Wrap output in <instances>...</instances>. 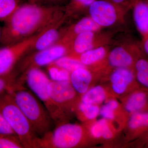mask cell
<instances>
[{
  "label": "cell",
  "mask_w": 148,
  "mask_h": 148,
  "mask_svg": "<svg viewBox=\"0 0 148 148\" xmlns=\"http://www.w3.org/2000/svg\"><path fill=\"white\" fill-rule=\"evenodd\" d=\"M64 11L58 5H20L4 21L0 43L12 45L40 34L63 21Z\"/></svg>",
  "instance_id": "obj_1"
},
{
  "label": "cell",
  "mask_w": 148,
  "mask_h": 148,
  "mask_svg": "<svg viewBox=\"0 0 148 148\" xmlns=\"http://www.w3.org/2000/svg\"><path fill=\"white\" fill-rule=\"evenodd\" d=\"M9 92L38 136L42 137L51 131L54 123L50 114L31 91L16 84Z\"/></svg>",
  "instance_id": "obj_2"
},
{
  "label": "cell",
  "mask_w": 148,
  "mask_h": 148,
  "mask_svg": "<svg viewBox=\"0 0 148 148\" xmlns=\"http://www.w3.org/2000/svg\"><path fill=\"white\" fill-rule=\"evenodd\" d=\"M0 112L18 137L24 148H37L39 137L9 91L0 95Z\"/></svg>",
  "instance_id": "obj_3"
},
{
  "label": "cell",
  "mask_w": 148,
  "mask_h": 148,
  "mask_svg": "<svg viewBox=\"0 0 148 148\" xmlns=\"http://www.w3.org/2000/svg\"><path fill=\"white\" fill-rule=\"evenodd\" d=\"M24 80L29 88L42 102L56 126L62 124L64 113L51 98L48 90V85L51 79L45 73L39 68H32L25 72L24 75L18 79L21 83Z\"/></svg>",
  "instance_id": "obj_4"
},
{
  "label": "cell",
  "mask_w": 148,
  "mask_h": 148,
  "mask_svg": "<svg viewBox=\"0 0 148 148\" xmlns=\"http://www.w3.org/2000/svg\"><path fill=\"white\" fill-rule=\"evenodd\" d=\"M39 137L37 148H71L79 145L84 137L83 129L77 124L65 123Z\"/></svg>",
  "instance_id": "obj_5"
},
{
  "label": "cell",
  "mask_w": 148,
  "mask_h": 148,
  "mask_svg": "<svg viewBox=\"0 0 148 148\" xmlns=\"http://www.w3.org/2000/svg\"><path fill=\"white\" fill-rule=\"evenodd\" d=\"M40 34L0 49V75L8 74L13 71L19 60L32 49Z\"/></svg>",
  "instance_id": "obj_6"
},
{
  "label": "cell",
  "mask_w": 148,
  "mask_h": 148,
  "mask_svg": "<svg viewBox=\"0 0 148 148\" xmlns=\"http://www.w3.org/2000/svg\"><path fill=\"white\" fill-rule=\"evenodd\" d=\"M70 51L69 43L61 39L46 49L37 51L26 58L21 64L20 69L24 73L32 68H39L48 66L58 59L65 56Z\"/></svg>",
  "instance_id": "obj_7"
},
{
  "label": "cell",
  "mask_w": 148,
  "mask_h": 148,
  "mask_svg": "<svg viewBox=\"0 0 148 148\" xmlns=\"http://www.w3.org/2000/svg\"><path fill=\"white\" fill-rule=\"evenodd\" d=\"M88 10L89 16L101 28L114 25L119 20V13L125 11L107 0H95Z\"/></svg>",
  "instance_id": "obj_8"
},
{
  "label": "cell",
  "mask_w": 148,
  "mask_h": 148,
  "mask_svg": "<svg viewBox=\"0 0 148 148\" xmlns=\"http://www.w3.org/2000/svg\"><path fill=\"white\" fill-rule=\"evenodd\" d=\"M143 52L140 43H132L126 47L119 46L114 48L110 52L109 63L113 67L127 68L134 65Z\"/></svg>",
  "instance_id": "obj_9"
},
{
  "label": "cell",
  "mask_w": 148,
  "mask_h": 148,
  "mask_svg": "<svg viewBox=\"0 0 148 148\" xmlns=\"http://www.w3.org/2000/svg\"><path fill=\"white\" fill-rule=\"evenodd\" d=\"M48 90L51 99L62 112L76 97L77 92L70 81H54L51 79Z\"/></svg>",
  "instance_id": "obj_10"
},
{
  "label": "cell",
  "mask_w": 148,
  "mask_h": 148,
  "mask_svg": "<svg viewBox=\"0 0 148 148\" xmlns=\"http://www.w3.org/2000/svg\"><path fill=\"white\" fill-rule=\"evenodd\" d=\"M132 8L135 26L143 38L148 34V4L144 0H134Z\"/></svg>",
  "instance_id": "obj_11"
},
{
  "label": "cell",
  "mask_w": 148,
  "mask_h": 148,
  "mask_svg": "<svg viewBox=\"0 0 148 148\" xmlns=\"http://www.w3.org/2000/svg\"><path fill=\"white\" fill-rule=\"evenodd\" d=\"M135 75L132 70L127 68H118L112 73L111 81L115 92L122 94L133 81Z\"/></svg>",
  "instance_id": "obj_12"
},
{
  "label": "cell",
  "mask_w": 148,
  "mask_h": 148,
  "mask_svg": "<svg viewBox=\"0 0 148 148\" xmlns=\"http://www.w3.org/2000/svg\"><path fill=\"white\" fill-rule=\"evenodd\" d=\"M96 32H87L77 35L70 42V51L79 55L95 47Z\"/></svg>",
  "instance_id": "obj_13"
},
{
  "label": "cell",
  "mask_w": 148,
  "mask_h": 148,
  "mask_svg": "<svg viewBox=\"0 0 148 148\" xmlns=\"http://www.w3.org/2000/svg\"><path fill=\"white\" fill-rule=\"evenodd\" d=\"M62 21L40 33L32 49L37 51H41L56 43L60 40L61 36L58 27Z\"/></svg>",
  "instance_id": "obj_14"
},
{
  "label": "cell",
  "mask_w": 148,
  "mask_h": 148,
  "mask_svg": "<svg viewBox=\"0 0 148 148\" xmlns=\"http://www.w3.org/2000/svg\"><path fill=\"white\" fill-rule=\"evenodd\" d=\"M101 29L90 16L85 17L77 22L68 30L62 38L71 42L77 35L87 32H98Z\"/></svg>",
  "instance_id": "obj_15"
},
{
  "label": "cell",
  "mask_w": 148,
  "mask_h": 148,
  "mask_svg": "<svg viewBox=\"0 0 148 148\" xmlns=\"http://www.w3.org/2000/svg\"><path fill=\"white\" fill-rule=\"evenodd\" d=\"M70 76V82L77 92L84 94L88 89L92 80V75L85 68H80L72 72Z\"/></svg>",
  "instance_id": "obj_16"
},
{
  "label": "cell",
  "mask_w": 148,
  "mask_h": 148,
  "mask_svg": "<svg viewBox=\"0 0 148 148\" xmlns=\"http://www.w3.org/2000/svg\"><path fill=\"white\" fill-rule=\"evenodd\" d=\"M106 47L99 46L89 49L79 55L70 56L79 60L85 66H90L103 59L106 56Z\"/></svg>",
  "instance_id": "obj_17"
},
{
  "label": "cell",
  "mask_w": 148,
  "mask_h": 148,
  "mask_svg": "<svg viewBox=\"0 0 148 148\" xmlns=\"http://www.w3.org/2000/svg\"><path fill=\"white\" fill-rule=\"evenodd\" d=\"M148 104V95L147 92L143 91L133 93L127 100L125 105L126 110L131 113L142 111Z\"/></svg>",
  "instance_id": "obj_18"
},
{
  "label": "cell",
  "mask_w": 148,
  "mask_h": 148,
  "mask_svg": "<svg viewBox=\"0 0 148 148\" xmlns=\"http://www.w3.org/2000/svg\"><path fill=\"white\" fill-rule=\"evenodd\" d=\"M141 54L135 61L136 76L140 83L148 88V60Z\"/></svg>",
  "instance_id": "obj_19"
},
{
  "label": "cell",
  "mask_w": 148,
  "mask_h": 148,
  "mask_svg": "<svg viewBox=\"0 0 148 148\" xmlns=\"http://www.w3.org/2000/svg\"><path fill=\"white\" fill-rule=\"evenodd\" d=\"M106 97V92L103 88L100 86H95L84 94L81 102L95 105L103 102Z\"/></svg>",
  "instance_id": "obj_20"
},
{
  "label": "cell",
  "mask_w": 148,
  "mask_h": 148,
  "mask_svg": "<svg viewBox=\"0 0 148 148\" xmlns=\"http://www.w3.org/2000/svg\"><path fill=\"white\" fill-rule=\"evenodd\" d=\"M128 125L132 130H139L148 127V112H137L132 114Z\"/></svg>",
  "instance_id": "obj_21"
},
{
  "label": "cell",
  "mask_w": 148,
  "mask_h": 148,
  "mask_svg": "<svg viewBox=\"0 0 148 148\" xmlns=\"http://www.w3.org/2000/svg\"><path fill=\"white\" fill-rule=\"evenodd\" d=\"M53 63L70 73L80 68L86 67L79 60L70 56H63Z\"/></svg>",
  "instance_id": "obj_22"
},
{
  "label": "cell",
  "mask_w": 148,
  "mask_h": 148,
  "mask_svg": "<svg viewBox=\"0 0 148 148\" xmlns=\"http://www.w3.org/2000/svg\"><path fill=\"white\" fill-rule=\"evenodd\" d=\"M21 0H0V20L5 21L20 5Z\"/></svg>",
  "instance_id": "obj_23"
},
{
  "label": "cell",
  "mask_w": 148,
  "mask_h": 148,
  "mask_svg": "<svg viewBox=\"0 0 148 148\" xmlns=\"http://www.w3.org/2000/svg\"><path fill=\"white\" fill-rule=\"evenodd\" d=\"M91 133L95 138H103L110 139L112 137V133L110 129L108 123L104 119L98 121L92 125Z\"/></svg>",
  "instance_id": "obj_24"
},
{
  "label": "cell",
  "mask_w": 148,
  "mask_h": 148,
  "mask_svg": "<svg viewBox=\"0 0 148 148\" xmlns=\"http://www.w3.org/2000/svg\"><path fill=\"white\" fill-rule=\"evenodd\" d=\"M47 70L51 80L67 81L70 80V72L52 63L47 66Z\"/></svg>",
  "instance_id": "obj_25"
},
{
  "label": "cell",
  "mask_w": 148,
  "mask_h": 148,
  "mask_svg": "<svg viewBox=\"0 0 148 148\" xmlns=\"http://www.w3.org/2000/svg\"><path fill=\"white\" fill-rule=\"evenodd\" d=\"M17 76V72L14 69L8 74L0 75V95L11 90L16 81Z\"/></svg>",
  "instance_id": "obj_26"
},
{
  "label": "cell",
  "mask_w": 148,
  "mask_h": 148,
  "mask_svg": "<svg viewBox=\"0 0 148 148\" xmlns=\"http://www.w3.org/2000/svg\"><path fill=\"white\" fill-rule=\"evenodd\" d=\"M24 148L16 135L0 133V148Z\"/></svg>",
  "instance_id": "obj_27"
},
{
  "label": "cell",
  "mask_w": 148,
  "mask_h": 148,
  "mask_svg": "<svg viewBox=\"0 0 148 148\" xmlns=\"http://www.w3.org/2000/svg\"><path fill=\"white\" fill-rule=\"evenodd\" d=\"M95 0H71L66 7V10L69 12L88 10L90 6Z\"/></svg>",
  "instance_id": "obj_28"
},
{
  "label": "cell",
  "mask_w": 148,
  "mask_h": 148,
  "mask_svg": "<svg viewBox=\"0 0 148 148\" xmlns=\"http://www.w3.org/2000/svg\"><path fill=\"white\" fill-rule=\"evenodd\" d=\"M78 108L81 113L88 119L95 118L100 112L99 108L94 104L85 103L82 102L79 105Z\"/></svg>",
  "instance_id": "obj_29"
},
{
  "label": "cell",
  "mask_w": 148,
  "mask_h": 148,
  "mask_svg": "<svg viewBox=\"0 0 148 148\" xmlns=\"http://www.w3.org/2000/svg\"><path fill=\"white\" fill-rule=\"evenodd\" d=\"M118 103L116 101L112 100L103 106L100 111L101 115L108 119H112L114 118V111L117 108Z\"/></svg>",
  "instance_id": "obj_30"
},
{
  "label": "cell",
  "mask_w": 148,
  "mask_h": 148,
  "mask_svg": "<svg viewBox=\"0 0 148 148\" xmlns=\"http://www.w3.org/2000/svg\"><path fill=\"white\" fill-rule=\"evenodd\" d=\"M0 133L7 134V135H16L1 112H0Z\"/></svg>",
  "instance_id": "obj_31"
},
{
  "label": "cell",
  "mask_w": 148,
  "mask_h": 148,
  "mask_svg": "<svg viewBox=\"0 0 148 148\" xmlns=\"http://www.w3.org/2000/svg\"><path fill=\"white\" fill-rule=\"evenodd\" d=\"M124 10L132 8L134 0H107Z\"/></svg>",
  "instance_id": "obj_32"
},
{
  "label": "cell",
  "mask_w": 148,
  "mask_h": 148,
  "mask_svg": "<svg viewBox=\"0 0 148 148\" xmlns=\"http://www.w3.org/2000/svg\"><path fill=\"white\" fill-rule=\"evenodd\" d=\"M140 45L143 52L148 55V34L143 38Z\"/></svg>",
  "instance_id": "obj_33"
},
{
  "label": "cell",
  "mask_w": 148,
  "mask_h": 148,
  "mask_svg": "<svg viewBox=\"0 0 148 148\" xmlns=\"http://www.w3.org/2000/svg\"><path fill=\"white\" fill-rule=\"evenodd\" d=\"M45 1L48 2L57 4L58 3L62 2L64 1L65 0H45Z\"/></svg>",
  "instance_id": "obj_34"
},
{
  "label": "cell",
  "mask_w": 148,
  "mask_h": 148,
  "mask_svg": "<svg viewBox=\"0 0 148 148\" xmlns=\"http://www.w3.org/2000/svg\"><path fill=\"white\" fill-rule=\"evenodd\" d=\"M29 1L30 2V3L37 4V3L41 1V0H29Z\"/></svg>",
  "instance_id": "obj_35"
},
{
  "label": "cell",
  "mask_w": 148,
  "mask_h": 148,
  "mask_svg": "<svg viewBox=\"0 0 148 148\" xmlns=\"http://www.w3.org/2000/svg\"><path fill=\"white\" fill-rule=\"evenodd\" d=\"M2 36V29L0 28V42H1V38Z\"/></svg>",
  "instance_id": "obj_36"
},
{
  "label": "cell",
  "mask_w": 148,
  "mask_h": 148,
  "mask_svg": "<svg viewBox=\"0 0 148 148\" xmlns=\"http://www.w3.org/2000/svg\"><path fill=\"white\" fill-rule=\"evenodd\" d=\"M146 2H147L148 4V0H144Z\"/></svg>",
  "instance_id": "obj_37"
}]
</instances>
